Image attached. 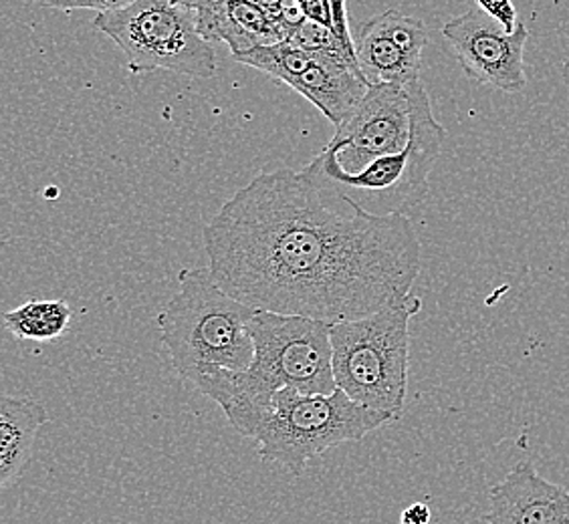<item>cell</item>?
<instances>
[{"label":"cell","mask_w":569,"mask_h":524,"mask_svg":"<svg viewBox=\"0 0 569 524\" xmlns=\"http://www.w3.org/2000/svg\"><path fill=\"white\" fill-rule=\"evenodd\" d=\"M561 77H563V83L569 88V59L563 63V67H561Z\"/></svg>","instance_id":"obj_23"},{"label":"cell","mask_w":569,"mask_h":524,"mask_svg":"<svg viewBox=\"0 0 569 524\" xmlns=\"http://www.w3.org/2000/svg\"><path fill=\"white\" fill-rule=\"evenodd\" d=\"M428 44L425 22L388 9L366 22L356 39V61L368 85H412L420 81V63Z\"/></svg>","instance_id":"obj_10"},{"label":"cell","mask_w":569,"mask_h":524,"mask_svg":"<svg viewBox=\"0 0 569 524\" xmlns=\"http://www.w3.org/2000/svg\"><path fill=\"white\" fill-rule=\"evenodd\" d=\"M197 14L204 39L229 43L234 59L257 47L281 43L287 37L284 22L257 0H222L214 9Z\"/></svg>","instance_id":"obj_13"},{"label":"cell","mask_w":569,"mask_h":524,"mask_svg":"<svg viewBox=\"0 0 569 524\" xmlns=\"http://www.w3.org/2000/svg\"><path fill=\"white\" fill-rule=\"evenodd\" d=\"M284 41L297 44V47L306 49L309 53H326V51H341V53H346L340 37L336 34L333 29L323 27V24H319V22L309 21L306 17L287 29ZM346 56H348V53H346ZM351 61H353V59H351ZM356 63H358V61H356Z\"/></svg>","instance_id":"obj_17"},{"label":"cell","mask_w":569,"mask_h":524,"mask_svg":"<svg viewBox=\"0 0 569 524\" xmlns=\"http://www.w3.org/2000/svg\"><path fill=\"white\" fill-rule=\"evenodd\" d=\"M422 309L410 293L370 318L331 323L333 377L356 404L398 417L408 392L410 321Z\"/></svg>","instance_id":"obj_5"},{"label":"cell","mask_w":569,"mask_h":524,"mask_svg":"<svg viewBox=\"0 0 569 524\" xmlns=\"http://www.w3.org/2000/svg\"><path fill=\"white\" fill-rule=\"evenodd\" d=\"M432 513L428 508V504L415 503L405 508V513L400 516V524H430Z\"/></svg>","instance_id":"obj_22"},{"label":"cell","mask_w":569,"mask_h":524,"mask_svg":"<svg viewBox=\"0 0 569 524\" xmlns=\"http://www.w3.org/2000/svg\"><path fill=\"white\" fill-rule=\"evenodd\" d=\"M287 88L316 105L336 128L350 118L368 93V81L356 61L341 51L316 53L313 63L301 75L293 77Z\"/></svg>","instance_id":"obj_12"},{"label":"cell","mask_w":569,"mask_h":524,"mask_svg":"<svg viewBox=\"0 0 569 524\" xmlns=\"http://www.w3.org/2000/svg\"><path fill=\"white\" fill-rule=\"evenodd\" d=\"M477 7L499 22L507 33H513L519 27L517 9L511 0H477Z\"/></svg>","instance_id":"obj_19"},{"label":"cell","mask_w":569,"mask_h":524,"mask_svg":"<svg viewBox=\"0 0 569 524\" xmlns=\"http://www.w3.org/2000/svg\"><path fill=\"white\" fill-rule=\"evenodd\" d=\"M230 426L259 444L264 462L301 476L311 460L346 442H360L395 417L356 404L346 393L279 390L269 400L232 397L220 402Z\"/></svg>","instance_id":"obj_2"},{"label":"cell","mask_w":569,"mask_h":524,"mask_svg":"<svg viewBox=\"0 0 569 524\" xmlns=\"http://www.w3.org/2000/svg\"><path fill=\"white\" fill-rule=\"evenodd\" d=\"M412 142V98L408 85L382 83L368 89L331 142L307 165L311 174L353 175L383 155L405 152Z\"/></svg>","instance_id":"obj_8"},{"label":"cell","mask_w":569,"mask_h":524,"mask_svg":"<svg viewBox=\"0 0 569 524\" xmlns=\"http://www.w3.org/2000/svg\"><path fill=\"white\" fill-rule=\"evenodd\" d=\"M254 357L244 372L207 367L188 375L194 390L212 402L232 397L269 400L279 390L338 392L333 377L331 323L301 315L257 311L249 323Z\"/></svg>","instance_id":"obj_3"},{"label":"cell","mask_w":569,"mask_h":524,"mask_svg":"<svg viewBox=\"0 0 569 524\" xmlns=\"http://www.w3.org/2000/svg\"><path fill=\"white\" fill-rule=\"evenodd\" d=\"M313 57L316 53H309L289 41H281L257 47L249 53L237 57V61L242 66L259 69L264 75L273 77L274 81H281L287 85L293 77L301 75L307 67L313 63Z\"/></svg>","instance_id":"obj_16"},{"label":"cell","mask_w":569,"mask_h":524,"mask_svg":"<svg viewBox=\"0 0 569 524\" xmlns=\"http://www.w3.org/2000/svg\"><path fill=\"white\" fill-rule=\"evenodd\" d=\"M301 12L309 21L319 22L323 27L333 29L331 0H307V2H301Z\"/></svg>","instance_id":"obj_21"},{"label":"cell","mask_w":569,"mask_h":524,"mask_svg":"<svg viewBox=\"0 0 569 524\" xmlns=\"http://www.w3.org/2000/svg\"><path fill=\"white\" fill-rule=\"evenodd\" d=\"M44 7L49 9H57V11H86L110 12L118 11L121 7L130 4L132 0H39Z\"/></svg>","instance_id":"obj_18"},{"label":"cell","mask_w":569,"mask_h":524,"mask_svg":"<svg viewBox=\"0 0 569 524\" xmlns=\"http://www.w3.org/2000/svg\"><path fill=\"white\" fill-rule=\"evenodd\" d=\"M49 422L43 405L33 397L0 400V486L9 488L22 476L33 456L34 442Z\"/></svg>","instance_id":"obj_14"},{"label":"cell","mask_w":569,"mask_h":524,"mask_svg":"<svg viewBox=\"0 0 569 524\" xmlns=\"http://www.w3.org/2000/svg\"><path fill=\"white\" fill-rule=\"evenodd\" d=\"M257 309L230 296L207 269H182L178 293L158 315L172 367L188 375L220 367L244 372L251 367L254 343L249 323Z\"/></svg>","instance_id":"obj_4"},{"label":"cell","mask_w":569,"mask_h":524,"mask_svg":"<svg viewBox=\"0 0 569 524\" xmlns=\"http://www.w3.org/2000/svg\"><path fill=\"white\" fill-rule=\"evenodd\" d=\"M348 0H331V9H333V31L340 37L341 44L346 49V53L356 61V41H351L350 24H348V9H346Z\"/></svg>","instance_id":"obj_20"},{"label":"cell","mask_w":569,"mask_h":524,"mask_svg":"<svg viewBox=\"0 0 569 524\" xmlns=\"http://www.w3.org/2000/svg\"><path fill=\"white\" fill-rule=\"evenodd\" d=\"M489 524H569V492L519 462L489 492Z\"/></svg>","instance_id":"obj_11"},{"label":"cell","mask_w":569,"mask_h":524,"mask_svg":"<svg viewBox=\"0 0 569 524\" xmlns=\"http://www.w3.org/2000/svg\"><path fill=\"white\" fill-rule=\"evenodd\" d=\"M408 89L412 98V142L405 152L378 158L353 175L311 174L307 170L303 174L378 216L405 214L408 208L418 206L427 198L428 175L437 164L447 131L432 113L422 79Z\"/></svg>","instance_id":"obj_7"},{"label":"cell","mask_w":569,"mask_h":524,"mask_svg":"<svg viewBox=\"0 0 569 524\" xmlns=\"http://www.w3.org/2000/svg\"><path fill=\"white\" fill-rule=\"evenodd\" d=\"M217 283L257 311L326 323L412 293L422 246L406 214H370L303 172L257 175L204 229Z\"/></svg>","instance_id":"obj_1"},{"label":"cell","mask_w":569,"mask_h":524,"mask_svg":"<svg viewBox=\"0 0 569 524\" xmlns=\"http://www.w3.org/2000/svg\"><path fill=\"white\" fill-rule=\"evenodd\" d=\"M96 27L120 47L136 75L160 69L198 79L217 75V56L197 11L176 0H132L118 11L99 12Z\"/></svg>","instance_id":"obj_6"},{"label":"cell","mask_w":569,"mask_h":524,"mask_svg":"<svg viewBox=\"0 0 569 524\" xmlns=\"http://www.w3.org/2000/svg\"><path fill=\"white\" fill-rule=\"evenodd\" d=\"M297 2H299V4H301V2H307V0H297Z\"/></svg>","instance_id":"obj_24"},{"label":"cell","mask_w":569,"mask_h":524,"mask_svg":"<svg viewBox=\"0 0 569 524\" xmlns=\"http://www.w3.org/2000/svg\"><path fill=\"white\" fill-rule=\"evenodd\" d=\"M457 61L479 85L519 93L527 85L526 44L529 31L519 22L507 33L499 22L477 7L455 17L442 27Z\"/></svg>","instance_id":"obj_9"},{"label":"cell","mask_w":569,"mask_h":524,"mask_svg":"<svg viewBox=\"0 0 569 524\" xmlns=\"http://www.w3.org/2000/svg\"><path fill=\"white\" fill-rule=\"evenodd\" d=\"M73 311L61 299H33L4 313V328L21 341L49 343L71 328Z\"/></svg>","instance_id":"obj_15"}]
</instances>
